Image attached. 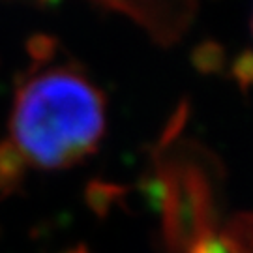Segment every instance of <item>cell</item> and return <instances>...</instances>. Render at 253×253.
Segmentation results:
<instances>
[{
    "instance_id": "6da1fadb",
    "label": "cell",
    "mask_w": 253,
    "mask_h": 253,
    "mask_svg": "<svg viewBox=\"0 0 253 253\" xmlns=\"http://www.w3.org/2000/svg\"><path fill=\"white\" fill-rule=\"evenodd\" d=\"M2 139L30 169L58 171L84 160L105 131V101L81 68L64 60L47 38L30 45Z\"/></svg>"
},
{
    "instance_id": "7a4b0ae2",
    "label": "cell",
    "mask_w": 253,
    "mask_h": 253,
    "mask_svg": "<svg viewBox=\"0 0 253 253\" xmlns=\"http://www.w3.org/2000/svg\"><path fill=\"white\" fill-rule=\"evenodd\" d=\"M158 186L165 238L172 252L186 253L199 238L214 235L210 195L201 178L169 172Z\"/></svg>"
},
{
    "instance_id": "3957f363",
    "label": "cell",
    "mask_w": 253,
    "mask_h": 253,
    "mask_svg": "<svg viewBox=\"0 0 253 253\" xmlns=\"http://www.w3.org/2000/svg\"><path fill=\"white\" fill-rule=\"evenodd\" d=\"M28 167L4 141H0V197H8L27 178Z\"/></svg>"
},
{
    "instance_id": "277c9868",
    "label": "cell",
    "mask_w": 253,
    "mask_h": 253,
    "mask_svg": "<svg viewBox=\"0 0 253 253\" xmlns=\"http://www.w3.org/2000/svg\"><path fill=\"white\" fill-rule=\"evenodd\" d=\"M229 253H253V212L236 214L221 233Z\"/></svg>"
},
{
    "instance_id": "5b68a950",
    "label": "cell",
    "mask_w": 253,
    "mask_h": 253,
    "mask_svg": "<svg viewBox=\"0 0 253 253\" xmlns=\"http://www.w3.org/2000/svg\"><path fill=\"white\" fill-rule=\"evenodd\" d=\"M117 197L118 188L109 184H90L86 190V203L98 216H105L115 205Z\"/></svg>"
},
{
    "instance_id": "8992f818",
    "label": "cell",
    "mask_w": 253,
    "mask_h": 253,
    "mask_svg": "<svg viewBox=\"0 0 253 253\" xmlns=\"http://www.w3.org/2000/svg\"><path fill=\"white\" fill-rule=\"evenodd\" d=\"M186 253H229V250L221 236L208 235L199 238Z\"/></svg>"
},
{
    "instance_id": "52a82bcc",
    "label": "cell",
    "mask_w": 253,
    "mask_h": 253,
    "mask_svg": "<svg viewBox=\"0 0 253 253\" xmlns=\"http://www.w3.org/2000/svg\"><path fill=\"white\" fill-rule=\"evenodd\" d=\"M60 253H90V250H88L84 244H77V246H73V248L64 250V252H60Z\"/></svg>"
}]
</instances>
